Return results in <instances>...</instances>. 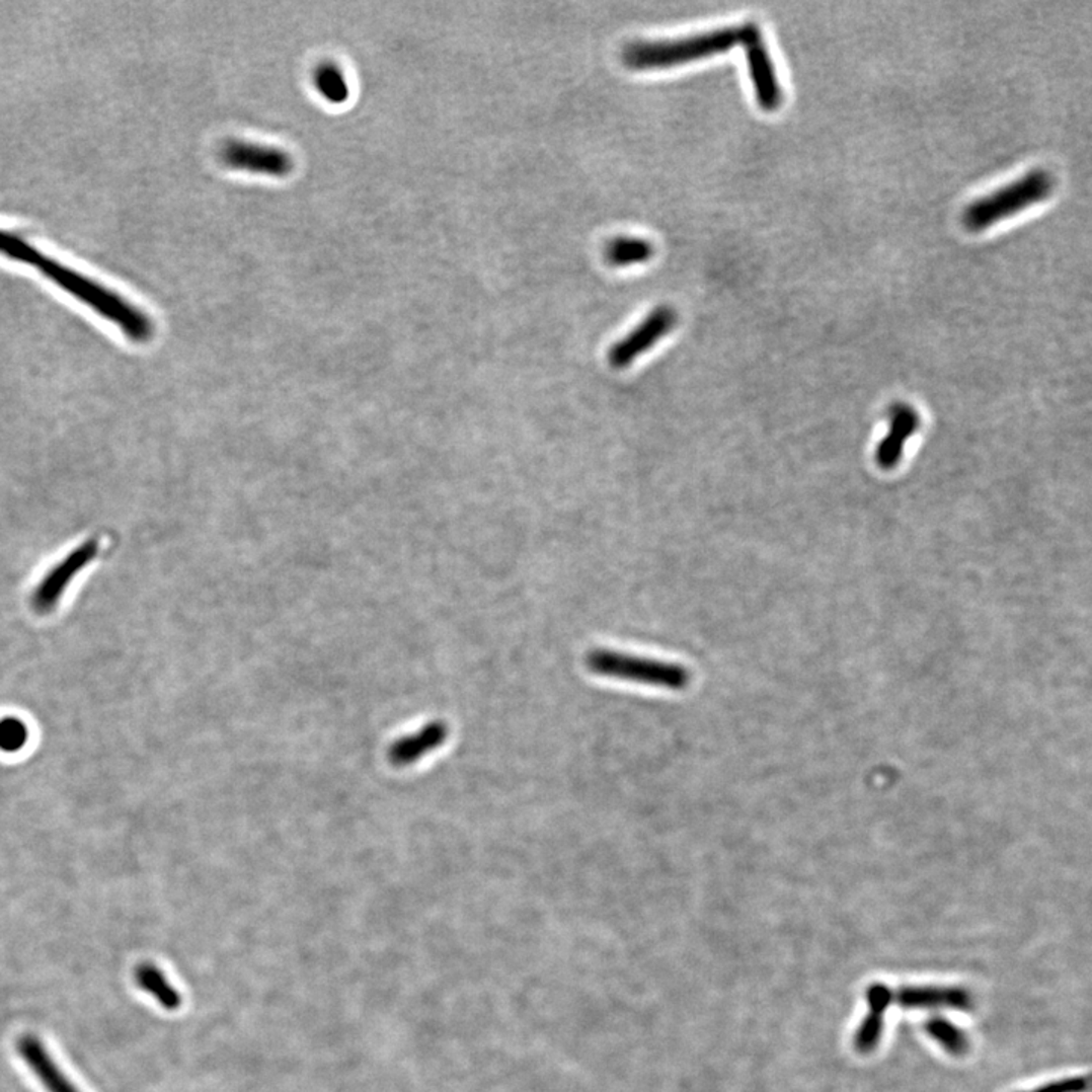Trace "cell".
<instances>
[{
  "instance_id": "1",
  "label": "cell",
  "mask_w": 1092,
  "mask_h": 1092,
  "mask_svg": "<svg viewBox=\"0 0 1092 1092\" xmlns=\"http://www.w3.org/2000/svg\"><path fill=\"white\" fill-rule=\"evenodd\" d=\"M0 254L9 260L35 267L52 283L66 290L69 295L75 296L78 301L96 311L103 319L118 325L131 340L137 343L151 340L154 334V323L149 319L148 314L143 313L136 305L131 304L112 290L106 289L97 281L43 254L23 237L0 228Z\"/></svg>"
},
{
  "instance_id": "2",
  "label": "cell",
  "mask_w": 1092,
  "mask_h": 1092,
  "mask_svg": "<svg viewBox=\"0 0 1092 1092\" xmlns=\"http://www.w3.org/2000/svg\"><path fill=\"white\" fill-rule=\"evenodd\" d=\"M749 21L736 26L719 27L677 40L634 42L625 46L622 60L630 69L648 70L679 66L710 55L731 51L746 40Z\"/></svg>"
},
{
  "instance_id": "3",
  "label": "cell",
  "mask_w": 1092,
  "mask_h": 1092,
  "mask_svg": "<svg viewBox=\"0 0 1092 1092\" xmlns=\"http://www.w3.org/2000/svg\"><path fill=\"white\" fill-rule=\"evenodd\" d=\"M1054 176L1047 170H1030L1011 184L969 204L963 212V224L971 231L984 230L1045 200L1054 190Z\"/></svg>"
},
{
  "instance_id": "4",
  "label": "cell",
  "mask_w": 1092,
  "mask_h": 1092,
  "mask_svg": "<svg viewBox=\"0 0 1092 1092\" xmlns=\"http://www.w3.org/2000/svg\"><path fill=\"white\" fill-rule=\"evenodd\" d=\"M591 673L609 679L625 680L652 688L683 691L691 685V673L682 665L654 658L637 657L613 649H592L586 657Z\"/></svg>"
},
{
  "instance_id": "5",
  "label": "cell",
  "mask_w": 1092,
  "mask_h": 1092,
  "mask_svg": "<svg viewBox=\"0 0 1092 1092\" xmlns=\"http://www.w3.org/2000/svg\"><path fill=\"white\" fill-rule=\"evenodd\" d=\"M677 323V311L670 305L654 308L633 331L610 347L609 365L613 369H627L640 356L648 353L665 335L673 331Z\"/></svg>"
},
{
  "instance_id": "6",
  "label": "cell",
  "mask_w": 1092,
  "mask_h": 1092,
  "mask_svg": "<svg viewBox=\"0 0 1092 1092\" xmlns=\"http://www.w3.org/2000/svg\"><path fill=\"white\" fill-rule=\"evenodd\" d=\"M747 64H749L750 78L755 87L756 99L759 105L767 111H774L782 105L783 90L774 66L770 49L764 40L761 26L755 21H749L746 40Z\"/></svg>"
},
{
  "instance_id": "7",
  "label": "cell",
  "mask_w": 1092,
  "mask_h": 1092,
  "mask_svg": "<svg viewBox=\"0 0 1092 1092\" xmlns=\"http://www.w3.org/2000/svg\"><path fill=\"white\" fill-rule=\"evenodd\" d=\"M221 160L231 169L284 178L293 172V158L286 151L260 143L230 140L221 149Z\"/></svg>"
},
{
  "instance_id": "8",
  "label": "cell",
  "mask_w": 1092,
  "mask_h": 1092,
  "mask_svg": "<svg viewBox=\"0 0 1092 1092\" xmlns=\"http://www.w3.org/2000/svg\"><path fill=\"white\" fill-rule=\"evenodd\" d=\"M97 552L96 542H88L79 546L75 551L70 552L60 564L54 567L45 578L40 582L38 588L35 589L32 595V607L35 612L45 613L52 612L57 606L58 601L63 597L64 591L67 586L72 581L73 576L93 560L94 555Z\"/></svg>"
},
{
  "instance_id": "9",
  "label": "cell",
  "mask_w": 1092,
  "mask_h": 1092,
  "mask_svg": "<svg viewBox=\"0 0 1092 1092\" xmlns=\"http://www.w3.org/2000/svg\"><path fill=\"white\" fill-rule=\"evenodd\" d=\"M17 1050L30 1072L40 1079V1084L49 1092H81L55 1064L42 1039L33 1035L21 1036L17 1042Z\"/></svg>"
},
{
  "instance_id": "10",
  "label": "cell",
  "mask_w": 1092,
  "mask_h": 1092,
  "mask_svg": "<svg viewBox=\"0 0 1092 1092\" xmlns=\"http://www.w3.org/2000/svg\"><path fill=\"white\" fill-rule=\"evenodd\" d=\"M896 1003L905 1009H954L971 1011L972 997L963 988L905 987L896 993Z\"/></svg>"
},
{
  "instance_id": "11",
  "label": "cell",
  "mask_w": 1092,
  "mask_h": 1092,
  "mask_svg": "<svg viewBox=\"0 0 1092 1092\" xmlns=\"http://www.w3.org/2000/svg\"><path fill=\"white\" fill-rule=\"evenodd\" d=\"M447 737V724L442 721L430 722L417 733L396 740L389 750L390 762L396 767H408L439 749Z\"/></svg>"
},
{
  "instance_id": "12",
  "label": "cell",
  "mask_w": 1092,
  "mask_h": 1092,
  "mask_svg": "<svg viewBox=\"0 0 1092 1092\" xmlns=\"http://www.w3.org/2000/svg\"><path fill=\"white\" fill-rule=\"evenodd\" d=\"M892 993L883 984H872L866 991L869 1014L857 1029L854 1036V1044L860 1054H869L874 1050L883 1033V1015L892 1003Z\"/></svg>"
},
{
  "instance_id": "13",
  "label": "cell",
  "mask_w": 1092,
  "mask_h": 1092,
  "mask_svg": "<svg viewBox=\"0 0 1092 1092\" xmlns=\"http://www.w3.org/2000/svg\"><path fill=\"white\" fill-rule=\"evenodd\" d=\"M134 979H136L137 987L148 993L152 999L157 1000L166 1011H176L181 1008V994L154 963H142L137 966Z\"/></svg>"
},
{
  "instance_id": "14",
  "label": "cell",
  "mask_w": 1092,
  "mask_h": 1092,
  "mask_svg": "<svg viewBox=\"0 0 1092 1092\" xmlns=\"http://www.w3.org/2000/svg\"><path fill=\"white\" fill-rule=\"evenodd\" d=\"M604 255L612 266H631L648 261L654 255V246L649 240L639 237H615L607 243Z\"/></svg>"
},
{
  "instance_id": "15",
  "label": "cell",
  "mask_w": 1092,
  "mask_h": 1092,
  "mask_svg": "<svg viewBox=\"0 0 1092 1092\" xmlns=\"http://www.w3.org/2000/svg\"><path fill=\"white\" fill-rule=\"evenodd\" d=\"M915 426H917V416L912 411L900 410L896 411L895 417H893L892 433L884 439L883 445L880 447V454H878V460L881 465L892 466L896 463V459L902 453L903 444L909 435H912Z\"/></svg>"
},
{
  "instance_id": "16",
  "label": "cell",
  "mask_w": 1092,
  "mask_h": 1092,
  "mask_svg": "<svg viewBox=\"0 0 1092 1092\" xmlns=\"http://www.w3.org/2000/svg\"><path fill=\"white\" fill-rule=\"evenodd\" d=\"M314 87L317 88L323 99L331 103L346 102L349 97V87L343 70L334 63H322L314 70Z\"/></svg>"
},
{
  "instance_id": "17",
  "label": "cell",
  "mask_w": 1092,
  "mask_h": 1092,
  "mask_svg": "<svg viewBox=\"0 0 1092 1092\" xmlns=\"http://www.w3.org/2000/svg\"><path fill=\"white\" fill-rule=\"evenodd\" d=\"M926 1030L933 1039L939 1042L945 1050L951 1055L962 1057L968 1050V1038L965 1033L954 1026L951 1021L942 1017H932L926 1023Z\"/></svg>"
},
{
  "instance_id": "18",
  "label": "cell",
  "mask_w": 1092,
  "mask_h": 1092,
  "mask_svg": "<svg viewBox=\"0 0 1092 1092\" xmlns=\"http://www.w3.org/2000/svg\"><path fill=\"white\" fill-rule=\"evenodd\" d=\"M27 739H29V730L21 719L8 716L0 721V750L2 752H18L26 746Z\"/></svg>"
},
{
  "instance_id": "19",
  "label": "cell",
  "mask_w": 1092,
  "mask_h": 1092,
  "mask_svg": "<svg viewBox=\"0 0 1092 1092\" xmlns=\"http://www.w3.org/2000/svg\"><path fill=\"white\" fill-rule=\"evenodd\" d=\"M1088 1091V1078H1070L1051 1082L1044 1087L1029 1092H1085Z\"/></svg>"
}]
</instances>
